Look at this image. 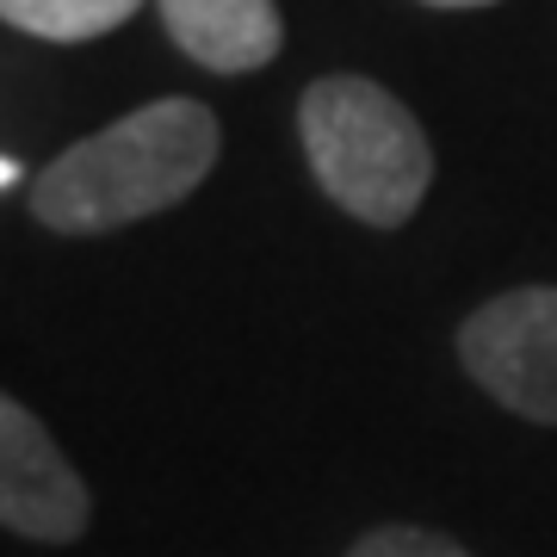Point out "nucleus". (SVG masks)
<instances>
[{
    "instance_id": "nucleus-7",
    "label": "nucleus",
    "mask_w": 557,
    "mask_h": 557,
    "mask_svg": "<svg viewBox=\"0 0 557 557\" xmlns=\"http://www.w3.org/2000/svg\"><path fill=\"white\" fill-rule=\"evenodd\" d=\"M347 557H471V552L446 533H428V527H379V533L359 539Z\"/></svg>"
},
{
    "instance_id": "nucleus-1",
    "label": "nucleus",
    "mask_w": 557,
    "mask_h": 557,
    "mask_svg": "<svg viewBox=\"0 0 557 557\" xmlns=\"http://www.w3.org/2000/svg\"><path fill=\"white\" fill-rule=\"evenodd\" d=\"M218 119L199 100H156L62 149L32 180V218L62 236H106L180 205L218 161Z\"/></svg>"
},
{
    "instance_id": "nucleus-2",
    "label": "nucleus",
    "mask_w": 557,
    "mask_h": 557,
    "mask_svg": "<svg viewBox=\"0 0 557 557\" xmlns=\"http://www.w3.org/2000/svg\"><path fill=\"white\" fill-rule=\"evenodd\" d=\"M304 156L317 168L322 193L359 223H397L416 218L434 180V149L421 137L416 112L366 75H329L298 106Z\"/></svg>"
},
{
    "instance_id": "nucleus-8",
    "label": "nucleus",
    "mask_w": 557,
    "mask_h": 557,
    "mask_svg": "<svg viewBox=\"0 0 557 557\" xmlns=\"http://www.w3.org/2000/svg\"><path fill=\"white\" fill-rule=\"evenodd\" d=\"M13 180H20V161H13V156H0V193H7Z\"/></svg>"
},
{
    "instance_id": "nucleus-6",
    "label": "nucleus",
    "mask_w": 557,
    "mask_h": 557,
    "mask_svg": "<svg viewBox=\"0 0 557 557\" xmlns=\"http://www.w3.org/2000/svg\"><path fill=\"white\" fill-rule=\"evenodd\" d=\"M143 0H0V20L50 44H87L119 32Z\"/></svg>"
},
{
    "instance_id": "nucleus-3",
    "label": "nucleus",
    "mask_w": 557,
    "mask_h": 557,
    "mask_svg": "<svg viewBox=\"0 0 557 557\" xmlns=\"http://www.w3.org/2000/svg\"><path fill=\"white\" fill-rule=\"evenodd\" d=\"M458 359L502 409L557 428V285H520L471 310Z\"/></svg>"
},
{
    "instance_id": "nucleus-5",
    "label": "nucleus",
    "mask_w": 557,
    "mask_h": 557,
    "mask_svg": "<svg viewBox=\"0 0 557 557\" xmlns=\"http://www.w3.org/2000/svg\"><path fill=\"white\" fill-rule=\"evenodd\" d=\"M168 38L211 75H248L267 69L285 44L273 0H156Z\"/></svg>"
},
{
    "instance_id": "nucleus-4",
    "label": "nucleus",
    "mask_w": 557,
    "mask_h": 557,
    "mask_svg": "<svg viewBox=\"0 0 557 557\" xmlns=\"http://www.w3.org/2000/svg\"><path fill=\"white\" fill-rule=\"evenodd\" d=\"M87 515H94L87 483L75 478L50 428L0 391V527L44 545H69L87 533Z\"/></svg>"
},
{
    "instance_id": "nucleus-9",
    "label": "nucleus",
    "mask_w": 557,
    "mask_h": 557,
    "mask_svg": "<svg viewBox=\"0 0 557 557\" xmlns=\"http://www.w3.org/2000/svg\"><path fill=\"white\" fill-rule=\"evenodd\" d=\"M421 7H496V0H421Z\"/></svg>"
}]
</instances>
